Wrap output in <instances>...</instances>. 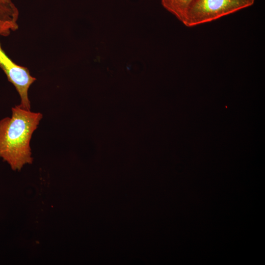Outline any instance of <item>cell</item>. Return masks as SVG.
I'll use <instances>...</instances> for the list:
<instances>
[{
	"label": "cell",
	"instance_id": "3",
	"mask_svg": "<svg viewBox=\"0 0 265 265\" xmlns=\"http://www.w3.org/2000/svg\"><path fill=\"white\" fill-rule=\"evenodd\" d=\"M0 67L18 92L21 98L20 106L26 109L30 110V104L28 97V90L36 79L30 75L27 68L15 63L2 50L0 43Z\"/></svg>",
	"mask_w": 265,
	"mask_h": 265
},
{
	"label": "cell",
	"instance_id": "1",
	"mask_svg": "<svg viewBox=\"0 0 265 265\" xmlns=\"http://www.w3.org/2000/svg\"><path fill=\"white\" fill-rule=\"evenodd\" d=\"M42 114L19 106L12 108L10 117L0 121V157L14 170H20L26 164H31L30 141L37 128Z\"/></svg>",
	"mask_w": 265,
	"mask_h": 265
},
{
	"label": "cell",
	"instance_id": "2",
	"mask_svg": "<svg viewBox=\"0 0 265 265\" xmlns=\"http://www.w3.org/2000/svg\"><path fill=\"white\" fill-rule=\"evenodd\" d=\"M255 0H194L183 24L191 27L210 22L252 6Z\"/></svg>",
	"mask_w": 265,
	"mask_h": 265
},
{
	"label": "cell",
	"instance_id": "5",
	"mask_svg": "<svg viewBox=\"0 0 265 265\" xmlns=\"http://www.w3.org/2000/svg\"><path fill=\"white\" fill-rule=\"evenodd\" d=\"M194 0H161L162 6L184 23L187 12Z\"/></svg>",
	"mask_w": 265,
	"mask_h": 265
},
{
	"label": "cell",
	"instance_id": "4",
	"mask_svg": "<svg viewBox=\"0 0 265 265\" xmlns=\"http://www.w3.org/2000/svg\"><path fill=\"white\" fill-rule=\"evenodd\" d=\"M18 15L11 0H0V36H7L18 28Z\"/></svg>",
	"mask_w": 265,
	"mask_h": 265
}]
</instances>
